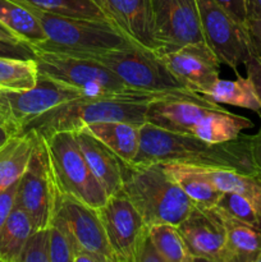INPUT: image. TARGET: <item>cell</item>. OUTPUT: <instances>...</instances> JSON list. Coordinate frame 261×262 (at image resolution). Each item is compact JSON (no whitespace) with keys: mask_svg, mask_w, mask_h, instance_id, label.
<instances>
[{"mask_svg":"<svg viewBox=\"0 0 261 262\" xmlns=\"http://www.w3.org/2000/svg\"><path fill=\"white\" fill-rule=\"evenodd\" d=\"M74 133L90 170L101 184L107 196L118 193L122 189L124 161L84 128Z\"/></svg>","mask_w":261,"mask_h":262,"instance_id":"cell-18","label":"cell"},{"mask_svg":"<svg viewBox=\"0 0 261 262\" xmlns=\"http://www.w3.org/2000/svg\"><path fill=\"white\" fill-rule=\"evenodd\" d=\"M38 68L35 59L0 55V92H23L38 83Z\"/></svg>","mask_w":261,"mask_h":262,"instance_id":"cell-28","label":"cell"},{"mask_svg":"<svg viewBox=\"0 0 261 262\" xmlns=\"http://www.w3.org/2000/svg\"><path fill=\"white\" fill-rule=\"evenodd\" d=\"M95 60L109 68L120 81L137 91L155 94H192L166 68L154 51L132 45L96 55Z\"/></svg>","mask_w":261,"mask_h":262,"instance_id":"cell-7","label":"cell"},{"mask_svg":"<svg viewBox=\"0 0 261 262\" xmlns=\"http://www.w3.org/2000/svg\"><path fill=\"white\" fill-rule=\"evenodd\" d=\"M154 100H156L155 97L81 96L42 113L31 120L20 133L32 132L41 137H48L64 130L76 132L91 123L102 120H120L142 125L146 123L148 104Z\"/></svg>","mask_w":261,"mask_h":262,"instance_id":"cell-3","label":"cell"},{"mask_svg":"<svg viewBox=\"0 0 261 262\" xmlns=\"http://www.w3.org/2000/svg\"><path fill=\"white\" fill-rule=\"evenodd\" d=\"M261 19V0H247V19Z\"/></svg>","mask_w":261,"mask_h":262,"instance_id":"cell-41","label":"cell"},{"mask_svg":"<svg viewBox=\"0 0 261 262\" xmlns=\"http://www.w3.org/2000/svg\"><path fill=\"white\" fill-rule=\"evenodd\" d=\"M166 173L183 189L192 204L197 206L215 207L222 192L196 166L181 164H163Z\"/></svg>","mask_w":261,"mask_h":262,"instance_id":"cell-23","label":"cell"},{"mask_svg":"<svg viewBox=\"0 0 261 262\" xmlns=\"http://www.w3.org/2000/svg\"><path fill=\"white\" fill-rule=\"evenodd\" d=\"M35 148L32 132L13 136L0 147V192L20 179Z\"/></svg>","mask_w":261,"mask_h":262,"instance_id":"cell-21","label":"cell"},{"mask_svg":"<svg viewBox=\"0 0 261 262\" xmlns=\"http://www.w3.org/2000/svg\"><path fill=\"white\" fill-rule=\"evenodd\" d=\"M92 2H96V0H92Z\"/></svg>","mask_w":261,"mask_h":262,"instance_id":"cell-46","label":"cell"},{"mask_svg":"<svg viewBox=\"0 0 261 262\" xmlns=\"http://www.w3.org/2000/svg\"><path fill=\"white\" fill-rule=\"evenodd\" d=\"M105 17L133 43L158 53L151 0H96Z\"/></svg>","mask_w":261,"mask_h":262,"instance_id":"cell-15","label":"cell"},{"mask_svg":"<svg viewBox=\"0 0 261 262\" xmlns=\"http://www.w3.org/2000/svg\"><path fill=\"white\" fill-rule=\"evenodd\" d=\"M13 136H15V133L13 132L9 128V125L0 118V147H2L9 138H12Z\"/></svg>","mask_w":261,"mask_h":262,"instance_id":"cell-43","label":"cell"},{"mask_svg":"<svg viewBox=\"0 0 261 262\" xmlns=\"http://www.w3.org/2000/svg\"><path fill=\"white\" fill-rule=\"evenodd\" d=\"M159 51L164 54L204 41L196 0H151Z\"/></svg>","mask_w":261,"mask_h":262,"instance_id":"cell-12","label":"cell"},{"mask_svg":"<svg viewBox=\"0 0 261 262\" xmlns=\"http://www.w3.org/2000/svg\"><path fill=\"white\" fill-rule=\"evenodd\" d=\"M60 197L45 140L35 135V148L27 169L18 182L14 205L30 216L33 230L45 229L50 227L58 212Z\"/></svg>","mask_w":261,"mask_h":262,"instance_id":"cell-8","label":"cell"},{"mask_svg":"<svg viewBox=\"0 0 261 262\" xmlns=\"http://www.w3.org/2000/svg\"><path fill=\"white\" fill-rule=\"evenodd\" d=\"M201 171L222 193L232 192L250 200L261 214V178L256 174L224 168H200Z\"/></svg>","mask_w":261,"mask_h":262,"instance_id":"cell-24","label":"cell"},{"mask_svg":"<svg viewBox=\"0 0 261 262\" xmlns=\"http://www.w3.org/2000/svg\"><path fill=\"white\" fill-rule=\"evenodd\" d=\"M248 118L233 114L223 107L212 109L200 120L193 130L194 137L210 143H220L234 140L243 129L252 128Z\"/></svg>","mask_w":261,"mask_h":262,"instance_id":"cell-22","label":"cell"},{"mask_svg":"<svg viewBox=\"0 0 261 262\" xmlns=\"http://www.w3.org/2000/svg\"><path fill=\"white\" fill-rule=\"evenodd\" d=\"M0 23L12 31L22 42L31 46L46 38L37 17L15 0H0Z\"/></svg>","mask_w":261,"mask_h":262,"instance_id":"cell-25","label":"cell"},{"mask_svg":"<svg viewBox=\"0 0 261 262\" xmlns=\"http://www.w3.org/2000/svg\"><path fill=\"white\" fill-rule=\"evenodd\" d=\"M35 60L37 63L40 76L72 87L81 92L83 96L155 97V99L173 96L199 100V101L209 100L197 92H192V94H155V92L137 91V90L128 87L109 68H106L104 64L95 59L37 51Z\"/></svg>","mask_w":261,"mask_h":262,"instance_id":"cell-5","label":"cell"},{"mask_svg":"<svg viewBox=\"0 0 261 262\" xmlns=\"http://www.w3.org/2000/svg\"><path fill=\"white\" fill-rule=\"evenodd\" d=\"M243 66L246 67L247 78L252 83L256 96H257L258 101L261 104V58L251 54V56L245 61Z\"/></svg>","mask_w":261,"mask_h":262,"instance_id":"cell-36","label":"cell"},{"mask_svg":"<svg viewBox=\"0 0 261 262\" xmlns=\"http://www.w3.org/2000/svg\"><path fill=\"white\" fill-rule=\"evenodd\" d=\"M122 191L147 227L158 224L178 227L193 206L183 189L166 173L163 164L124 163Z\"/></svg>","mask_w":261,"mask_h":262,"instance_id":"cell-4","label":"cell"},{"mask_svg":"<svg viewBox=\"0 0 261 262\" xmlns=\"http://www.w3.org/2000/svg\"><path fill=\"white\" fill-rule=\"evenodd\" d=\"M27 7V5H25ZM40 20L46 38L32 46L44 53L94 58L118 49L136 45L110 20L68 17L27 7Z\"/></svg>","mask_w":261,"mask_h":262,"instance_id":"cell-2","label":"cell"},{"mask_svg":"<svg viewBox=\"0 0 261 262\" xmlns=\"http://www.w3.org/2000/svg\"><path fill=\"white\" fill-rule=\"evenodd\" d=\"M235 81L219 78L214 86L205 92L204 96L216 104H227L243 107L261 114V104L258 101L252 83L248 78H243L237 74Z\"/></svg>","mask_w":261,"mask_h":262,"instance_id":"cell-27","label":"cell"},{"mask_svg":"<svg viewBox=\"0 0 261 262\" xmlns=\"http://www.w3.org/2000/svg\"><path fill=\"white\" fill-rule=\"evenodd\" d=\"M245 27L247 31L251 53L261 58V19L248 18L246 20Z\"/></svg>","mask_w":261,"mask_h":262,"instance_id":"cell-38","label":"cell"},{"mask_svg":"<svg viewBox=\"0 0 261 262\" xmlns=\"http://www.w3.org/2000/svg\"><path fill=\"white\" fill-rule=\"evenodd\" d=\"M73 262H101L97 256H95L94 253L89 252V251L84 250H78L77 251L76 256H74Z\"/></svg>","mask_w":261,"mask_h":262,"instance_id":"cell-42","label":"cell"},{"mask_svg":"<svg viewBox=\"0 0 261 262\" xmlns=\"http://www.w3.org/2000/svg\"><path fill=\"white\" fill-rule=\"evenodd\" d=\"M97 212L114 261L136 262L141 243L148 234V227L124 192L120 189L109 196Z\"/></svg>","mask_w":261,"mask_h":262,"instance_id":"cell-10","label":"cell"},{"mask_svg":"<svg viewBox=\"0 0 261 262\" xmlns=\"http://www.w3.org/2000/svg\"><path fill=\"white\" fill-rule=\"evenodd\" d=\"M83 95L53 79L38 77L35 89L23 92H0V118L19 135L32 119L51 107Z\"/></svg>","mask_w":261,"mask_h":262,"instance_id":"cell-11","label":"cell"},{"mask_svg":"<svg viewBox=\"0 0 261 262\" xmlns=\"http://www.w3.org/2000/svg\"><path fill=\"white\" fill-rule=\"evenodd\" d=\"M140 127L141 125L120 122V120H102V122L91 123L84 127V129L99 138L124 163L130 164L138 152Z\"/></svg>","mask_w":261,"mask_h":262,"instance_id":"cell-20","label":"cell"},{"mask_svg":"<svg viewBox=\"0 0 261 262\" xmlns=\"http://www.w3.org/2000/svg\"><path fill=\"white\" fill-rule=\"evenodd\" d=\"M130 164H181L256 174L250 150V136L241 133L234 140L210 143L194 136L163 129L147 122L140 127L138 152Z\"/></svg>","mask_w":261,"mask_h":262,"instance_id":"cell-1","label":"cell"},{"mask_svg":"<svg viewBox=\"0 0 261 262\" xmlns=\"http://www.w3.org/2000/svg\"><path fill=\"white\" fill-rule=\"evenodd\" d=\"M204 41L220 63L230 67L235 74L241 64L251 56L246 27L228 14L214 0H196Z\"/></svg>","mask_w":261,"mask_h":262,"instance_id":"cell-9","label":"cell"},{"mask_svg":"<svg viewBox=\"0 0 261 262\" xmlns=\"http://www.w3.org/2000/svg\"><path fill=\"white\" fill-rule=\"evenodd\" d=\"M222 107L210 100L184 99V97H164L156 99L148 104L146 122L183 135H193V130L200 120L212 109Z\"/></svg>","mask_w":261,"mask_h":262,"instance_id":"cell-17","label":"cell"},{"mask_svg":"<svg viewBox=\"0 0 261 262\" xmlns=\"http://www.w3.org/2000/svg\"><path fill=\"white\" fill-rule=\"evenodd\" d=\"M136 262H164L158 248L154 245L150 234L146 235L145 239L141 243V247L136 256Z\"/></svg>","mask_w":261,"mask_h":262,"instance_id":"cell-39","label":"cell"},{"mask_svg":"<svg viewBox=\"0 0 261 262\" xmlns=\"http://www.w3.org/2000/svg\"><path fill=\"white\" fill-rule=\"evenodd\" d=\"M32 232L30 216L14 205L0 230V262H19L26 241Z\"/></svg>","mask_w":261,"mask_h":262,"instance_id":"cell-26","label":"cell"},{"mask_svg":"<svg viewBox=\"0 0 261 262\" xmlns=\"http://www.w3.org/2000/svg\"><path fill=\"white\" fill-rule=\"evenodd\" d=\"M27 7L68 17L109 20L92 0H15Z\"/></svg>","mask_w":261,"mask_h":262,"instance_id":"cell-30","label":"cell"},{"mask_svg":"<svg viewBox=\"0 0 261 262\" xmlns=\"http://www.w3.org/2000/svg\"><path fill=\"white\" fill-rule=\"evenodd\" d=\"M238 23L245 26L247 20V0H214Z\"/></svg>","mask_w":261,"mask_h":262,"instance_id":"cell-35","label":"cell"},{"mask_svg":"<svg viewBox=\"0 0 261 262\" xmlns=\"http://www.w3.org/2000/svg\"><path fill=\"white\" fill-rule=\"evenodd\" d=\"M250 150L251 156H252L253 166H255L256 170V176L261 178V125L260 129L255 135L250 136Z\"/></svg>","mask_w":261,"mask_h":262,"instance_id":"cell-40","label":"cell"},{"mask_svg":"<svg viewBox=\"0 0 261 262\" xmlns=\"http://www.w3.org/2000/svg\"><path fill=\"white\" fill-rule=\"evenodd\" d=\"M258 262H261V255H260V258H258Z\"/></svg>","mask_w":261,"mask_h":262,"instance_id":"cell-45","label":"cell"},{"mask_svg":"<svg viewBox=\"0 0 261 262\" xmlns=\"http://www.w3.org/2000/svg\"><path fill=\"white\" fill-rule=\"evenodd\" d=\"M215 207L240 222L261 229V214L250 200L241 194L232 192L222 193Z\"/></svg>","mask_w":261,"mask_h":262,"instance_id":"cell-32","label":"cell"},{"mask_svg":"<svg viewBox=\"0 0 261 262\" xmlns=\"http://www.w3.org/2000/svg\"><path fill=\"white\" fill-rule=\"evenodd\" d=\"M0 37L4 38V40L15 41V42H22V41H20L19 38H18L17 36L12 32V31L8 30V28L5 27L4 25H2V23H0Z\"/></svg>","mask_w":261,"mask_h":262,"instance_id":"cell-44","label":"cell"},{"mask_svg":"<svg viewBox=\"0 0 261 262\" xmlns=\"http://www.w3.org/2000/svg\"><path fill=\"white\" fill-rule=\"evenodd\" d=\"M19 262H50V230H33L20 253Z\"/></svg>","mask_w":261,"mask_h":262,"instance_id":"cell-33","label":"cell"},{"mask_svg":"<svg viewBox=\"0 0 261 262\" xmlns=\"http://www.w3.org/2000/svg\"><path fill=\"white\" fill-rule=\"evenodd\" d=\"M44 140L60 193L100 209L109 196L90 170L76 133L73 130L56 132Z\"/></svg>","mask_w":261,"mask_h":262,"instance_id":"cell-6","label":"cell"},{"mask_svg":"<svg viewBox=\"0 0 261 262\" xmlns=\"http://www.w3.org/2000/svg\"><path fill=\"white\" fill-rule=\"evenodd\" d=\"M148 234L164 262H193L178 228L171 224L148 227Z\"/></svg>","mask_w":261,"mask_h":262,"instance_id":"cell-29","label":"cell"},{"mask_svg":"<svg viewBox=\"0 0 261 262\" xmlns=\"http://www.w3.org/2000/svg\"><path fill=\"white\" fill-rule=\"evenodd\" d=\"M19 182V181H18ZM18 182L8 187L5 191L0 192V230H2L3 225L7 222L8 216H9L10 211L14 207L15 204V193H17Z\"/></svg>","mask_w":261,"mask_h":262,"instance_id":"cell-37","label":"cell"},{"mask_svg":"<svg viewBox=\"0 0 261 262\" xmlns=\"http://www.w3.org/2000/svg\"><path fill=\"white\" fill-rule=\"evenodd\" d=\"M50 230V262H73L79 250L68 224L61 215L56 212Z\"/></svg>","mask_w":261,"mask_h":262,"instance_id":"cell-31","label":"cell"},{"mask_svg":"<svg viewBox=\"0 0 261 262\" xmlns=\"http://www.w3.org/2000/svg\"><path fill=\"white\" fill-rule=\"evenodd\" d=\"M158 55L184 87L202 96L220 78L222 63L205 41Z\"/></svg>","mask_w":261,"mask_h":262,"instance_id":"cell-13","label":"cell"},{"mask_svg":"<svg viewBox=\"0 0 261 262\" xmlns=\"http://www.w3.org/2000/svg\"><path fill=\"white\" fill-rule=\"evenodd\" d=\"M58 214L67 222L79 250L94 253L101 262H115L97 209L74 197L61 194Z\"/></svg>","mask_w":261,"mask_h":262,"instance_id":"cell-16","label":"cell"},{"mask_svg":"<svg viewBox=\"0 0 261 262\" xmlns=\"http://www.w3.org/2000/svg\"><path fill=\"white\" fill-rule=\"evenodd\" d=\"M0 55L20 59H35L36 51L33 50L32 46L26 42H15V41L4 40L0 37Z\"/></svg>","mask_w":261,"mask_h":262,"instance_id":"cell-34","label":"cell"},{"mask_svg":"<svg viewBox=\"0 0 261 262\" xmlns=\"http://www.w3.org/2000/svg\"><path fill=\"white\" fill-rule=\"evenodd\" d=\"M177 228L194 261L223 262L227 233L216 207L193 205Z\"/></svg>","mask_w":261,"mask_h":262,"instance_id":"cell-14","label":"cell"},{"mask_svg":"<svg viewBox=\"0 0 261 262\" xmlns=\"http://www.w3.org/2000/svg\"><path fill=\"white\" fill-rule=\"evenodd\" d=\"M225 224L223 262H258L261 255V229L240 222L217 209Z\"/></svg>","mask_w":261,"mask_h":262,"instance_id":"cell-19","label":"cell"}]
</instances>
